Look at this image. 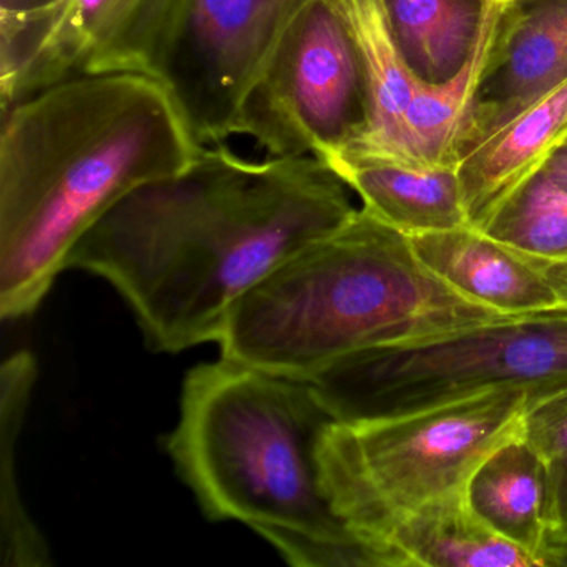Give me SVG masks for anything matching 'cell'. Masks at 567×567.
Masks as SVG:
<instances>
[{
  "mask_svg": "<svg viewBox=\"0 0 567 567\" xmlns=\"http://www.w3.org/2000/svg\"><path fill=\"white\" fill-rule=\"evenodd\" d=\"M347 184L317 157L250 162L204 145L177 174L102 215L65 268L104 278L154 350L220 340L231 307L278 265L353 217Z\"/></svg>",
  "mask_w": 567,
  "mask_h": 567,
  "instance_id": "cell-1",
  "label": "cell"
},
{
  "mask_svg": "<svg viewBox=\"0 0 567 567\" xmlns=\"http://www.w3.org/2000/svg\"><path fill=\"white\" fill-rule=\"evenodd\" d=\"M202 147L145 74L69 79L2 109V318L31 315L102 215L141 185L184 171Z\"/></svg>",
  "mask_w": 567,
  "mask_h": 567,
  "instance_id": "cell-2",
  "label": "cell"
},
{
  "mask_svg": "<svg viewBox=\"0 0 567 567\" xmlns=\"http://www.w3.org/2000/svg\"><path fill=\"white\" fill-rule=\"evenodd\" d=\"M437 278L410 237L361 208L231 307L221 358L313 380L341 358L507 320Z\"/></svg>",
  "mask_w": 567,
  "mask_h": 567,
  "instance_id": "cell-3",
  "label": "cell"
},
{
  "mask_svg": "<svg viewBox=\"0 0 567 567\" xmlns=\"http://www.w3.org/2000/svg\"><path fill=\"white\" fill-rule=\"evenodd\" d=\"M334 421L310 381L220 357L185 378L167 450L208 519L348 539L358 534L321 486V441Z\"/></svg>",
  "mask_w": 567,
  "mask_h": 567,
  "instance_id": "cell-4",
  "label": "cell"
},
{
  "mask_svg": "<svg viewBox=\"0 0 567 567\" xmlns=\"http://www.w3.org/2000/svg\"><path fill=\"white\" fill-rule=\"evenodd\" d=\"M530 403L529 391L509 386L400 416L334 421L320 446L324 496L344 526L391 549L384 540L398 524L464 493L476 467L523 433Z\"/></svg>",
  "mask_w": 567,
  "mask_h": 567,
  "instance_id": "cell-5",
  "label": "cell"
},
{
  "mask_svg": "<svg viewBox=\"0 0 567 567\" xmlns=\"http://www.w3.org/2000/svg\"><path fill=\"white\" fill-rule=\"evenodd\" d=\"M310 383L340 423L400 416L497 388H524L534 404L567 390V308L368 348Z\"/></svg>",
  "mask_w": 567,
  "mask_h": 567,
  "instance_id": "cell-6",
  "label": "cell"
},
{
  "mask_svg": "<svg viewBox=\"0 0 567 567\" xmlns=\"http://www.w3.org/2000/svg\"><path fill=\"white\" fill-rule=\"evenodd\" d=\"M368 127L363 55L343 0H305L248 89L234 134L271 157L323 158Z\"/></svg>",
  "mask_w": 567,
  "mask_h": 567,
  "instance_id": "cell-7",
  "label": "cell"
},
{
  "mask_svg": "<svg viewBox=\"0 0 567 567\" xmlns=\"http://www.w3.org/2000/svg\"><path fill=\"white\" fill-rule=\"evenodd\" d=\"M305 0H184L151 78L195 141L231 137L241 102Z\"/></svg>",
  "mask_w": 567,
  "mask_h": 567,
  "instance_id": "cell-8",
  "label": "cell"
},
{
  "mask_svg": "<svg viewBox=\"0 0 567 567\" xmlns=\"http://www.w3.org/2000/svg\"><path fill=\"white\" fill-rule=\"evenodd\" d=\"M184 0H58L0 39V109L69 79L151 74Z\"/></svg>",
  "mask_w": 567,
  "mask_h": 567,
  "instance_id": "cell-9",
  "label": "cell"
},
{
  "mask_svg": "<svg viewBox=\"0 0 567 567\" xmlns=\"http://www.w3.org/2000/svg\"><path fill=\"white\" fill-rule=\"evenodd\" d=\"M566 82L567 0H499L457 161Z\"/></svg>",
  "mask_w": 567,
  "mask_h": 567,
  "instance_id": "cell-10",
  "label": "cell"
},
{
  "mask_svg": "<svg viewBox=\"0 0 567 567\" xmlns=\"http://www.w3.org/2000/svg\"><path fill=\"white\" fill-rule=\"evenodd\" d=\"M420 260L454 291L504 317L557 310L559 300L526 255L476 228L413 235Z\"/></svg>",
  "mask_w": 567,
  "mask_h": 567,
  "instance_id": "cell-11",
  "label": "cell"
},
{
  "mask_svg": "<svg viewBox=\"0 0 567 567\" xmlns=\"http://www.w3.org/2000/svg\"><path fill=\"white\" fill-rule=\"evenodd\" d=\"M320 161L360 195L367 210L408 237L470 225L456 167H426L354 151Z\"/></svg>",
  "mask_w": 567,
  "mask_h": 567,
  "instance_id": "cell-12",
  "label": "cell"
},
{
  "mask_svg": "<svg viewBox=\"0 0 567 567\" xmlns=\"http://www.w3.org/2000/svg\"><path fill=\"white\" fill-rule=\"evenodd\" d=\"M567 138V82L474 148L457 165L470 227L481 230L494 208L543 167Z\"/></svg>",
  "mask_w": 567,
  "mask_h": 567,
  "instance_id": "cell-13",
  "label": "cell"
},
{
  "mask_svg": "<svg viewBox=\"0 0 567 567\" xmlns=\"http://www.w3.org/2000/svg\"><path fill=\"white\" fill-rule=\"evenodd\" d=\"M414 81L440 85L473 58L497 0H380Z\"/></svg>",
  "mask_w": 567,
  "mask_h": 567,
  "instance_id": "cell-14",
  "label": "cell"
},
{
  "mask_svg": "<svg viewBox=\"0 0 567 567\" xmlns=\"http://www.w3.org/2000/svg\"><path fill=\"white\" fill-rule=\"evenodd\" d=\"M466 499L491 529L536 556L544 567L547 460L523 433L501 444L476 467L467 481Z\"/></svg>",
  "mask_w": 567,
  "mask_h": 567,
  "instance_id": "cell-15",
  "label": "cell"
},
{
  "mask_svg": "<svg viewBox=\"0 0 567 567\" xmlns=\"http://www.w3.org/2000/svg\"><path fill=\"white\" fill-rule=\"evenodd\" d=\"M404 567H543L471 509L464 493L426 504L384 540Z\"/></svg>",
  "mask_w": 567,
  "mask_h": 567,
  "instance_id": "cell-16",
  "label": "cell"
},
{
  "mask_svg": "<svg viewBox=\"0 0 567 567\" xmlns=\"http://www.w3.org/2000/svg\"><path fill=\"white\" fill-rule=\"evenodd\" d=\"M363 55L368 84V127L354 147L403 162L401 128L416 81L408 71L388 28L380 0H343Z\"/></svg>",
  "mask_w": 567,
  "mask_h": 567,
  "instance_id": "cell-17",
  "label": "cell"
},
{
  "mask_svg": "<svg viewBox=\"0 0 567 567\" xmlns=\"http://www.w3.org/2000/svg\"><path fill=\"white\" fill-rule=\"evenodd\" d=\"M38 377L34 357L28 351L6 360L0 373L2 393V471H0V554L6 567H44L51 564L44 537L22 506L16 484V441L21 433L29 398Z\"/></svg>",
  "mask_w": 567,
  "mask_h": 567,
  "instance_id": "cell-18",
  "label": "cell"
},
{
  "mask_svg": "<svg viewBox=\"0 0 567 567\" xmlns=\"http://www.w3.org/2000/svg\"><path fill=\"white\" fill-rule=\"evenodd\" d=\"M497 6L499 0L487 21L473 58L456 78L440 85L416 82L401 128V155L406 164L457 168V137L467 105L476 89Z\"/></svg>",
  "mask_w": 567,
  "mask_h": 567,
  "instance_id": "cell-19",
  "label": "cell"
},
{
  "mask_svg": "<svg viewBox=\"0 0 567 567\" xmlns=\"http://www.w3.org/2000/svg\"><path fill=\"white\" fill-rule=\"evenodd\" d=\"M481 231L534 261L567 258V195L540 167L494 208Z\"/></svg>",
  "mask_w": 567,
  "mask_h": 567,
  "instance_id": "cell-20",
  "label": "cell"
},
{
  "mask_svg": "<svg viewBox=\"0 0 567 567\" xmlns=\"http://www.w3.org/2000/svg\"><path fill=\"white\" fill-rule=\"evenodd\" d=\"M258 534L274 544L291 566L404 567L403 559L394 550L361 536L330 539L281 527H265Z\"/></svg>",
  "mask_w": 567,
  "mask_h": 567,
  "instance_id": "cell-21",
  "label": "cell"
},
{
  "mask_svg": "<svg viewBox=\"0 0 567 567\" xmlns=\"http://www.w3.org/2000/svg\"><path fill=\"white\" fill-rule=\"evenodd\" d=\"M523 436L547 461L567 453V390L527 408Z\"/></svg>",
  "mask_w": 567,
  "mask_h": 567,
  "instance_id": "cell-22",
  "label": "cell"
},
{
  "mask_svg": "<svg viewBox=\"0 0 567 567\" xmlns=\"http://www.w3.org/2000/svg\"><path fill=\"white\" fill-rule=\"evenodd\" d=\"M554 539H567V453L547 461L546 537H544V543Z\"/></svg>",
  "mask_w": 567,
  "mask_h": 567,
  "instance_id": "cell-23",
  "label": "cell"
},
{
  "mask_svg": "<svg viewBox=\"0 0 567 567\" xmlns=\"http://www.w3.org/2000/svg\"><path fill=\"white\" fill-rule=\"evenodd\" d=\"M58 0H0V39L18 34Z\"/></svg>",
  "mask_w": 567,
  "mask_h": 567,
  "instance_id": "cell-24",
  "label": "cell"
},
{
  "mask_svg": "<svg viewBox=\"0 0 567 567\" xmlns=\"http://www.w3.org/2000/svg\"><path fill=\"white\" fill-rule=\"evenodd\" d=\"M534 261V260H533ZM553 287L560 308H567V258L554 261H534Z\"/></svg>",
  "mask_w": 567,
  "mask_h": 567,
  "instance_id": "cell-25",
  "label": "cell"
},
{
  "mask_svg": "<svg viewBox=\"0 0 567 567\" xmlns=\"http://www.w3.org/2000/svg\"><path fill=\"white\" fill-rule=\"evenodd\" d=\"M543 171L567 195V138L550 152L543 164Z\"/></svg>",
  "mask_w": 567,
  "mask_h": 567,
  "instance_id": "cell-26",
  "label": "cell"
},
{
  "mask_svg": "<svg viewBox=\"0 0 567 567\" xmlns=\"http://www.w3.org/2000/svg\"><path fill=\"white\" fill-rule=\"evenodd\" d=\"M540 557L544 567H567V539L546 540Z\"/></svg>",
  "mask_w": 567,
  "mask_h": 567,
  "instance_id": "cell-27",
  "label": "cell"
},
{
  "mask_svg": "<svg viewBox=\"0 0 567 567\" xmlns=\"http://www.w3.org/2000/svg\"><path fill=\"white\" fill-rule=\"evenodd\" d=\"M501 2H504V0H501Z\"/></svg>",
  "mask_w": 567,
  "mask_h": 567,
  "instance_id": "cell-28",
  "label": "cell"
}]
</instances>
